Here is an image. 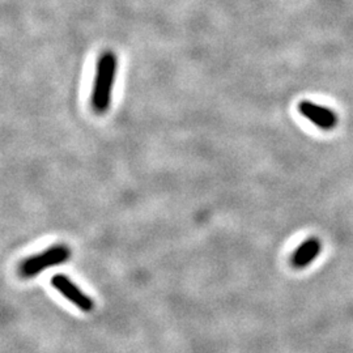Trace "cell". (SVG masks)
<instances>
[{
  "mask_svg": "<svg viewBox=\"0 0 353 353\" xmlns=\"http://www.w3.org/2000/svg\"><path fill=\"white\" fill-rule=\"evenodd\" d=\"M118 59L113 51H103L96 68L94 83L92 88V108L97 114L106 113L112 103L114 81L117 79Z\"/></svg>",
  "mask_w": 353,
  "mask_h": 353,
  "instance_id": "cell-1",
  "label": "cell"
},
{
  "mask_svg": "<svg viewBox=\"0 0 353 353\" xmlns=\"http://www.w3.org/2000/svg\"><path fill=\"white\" fill-rule=\"evenodd\" d=\"M71 256V252L65 245H57L45 252H38L33 256L26 258L19 267V274L23 278H33L48 268L62 265Z\"/></svg>",
  "mask_w": 353,
  "mask_h": 353,
  "instance_id": "cell-2",
  "label": "cell"
},
{
  "mask_svg": "<svg viewBox=\"0 0 353 353\" xmlns=\"http://www.w3.org/2000/svg\"><path fill=\"white\" fill-rule=\"evenodd\" d=\"M51 285L58 290L64 299H67L70 303H74L80 310L89 313L94 309V303L92 301V299L65 275L58 274V275L52 276Z\"/></svg>",
  "mask_w": 353,
  "mask_h": 353,
  "instance_id": "cell-3",
  "label": "cell"
},
{
  "mask_svg": "<svg viewBox=\"0 0 353 353\" xmlns=\"http://www.w3.org/2000/svg\"><path fill=\"white\" fill-rule=\"evenodd\" d=\"M299 110L305 118H307L310 122H313L322 130L330 131L338 125V115L326 106L316 105L310 101H303L299 105Z\"/></svg>",
  "mask_w": 353,
  "mask_h": 353,
  "instance_id": "cell-4",
  "label": "cell"
},
{
  "mask_svg": "<svg viewBox=\"0 0 353 353\" xmlns=\"http://www.w3.org/2000/svg\"><path fill=\"white\" fill-rule=\"evenodd\" d=\"M322 249L321 241L318 239H309L305 241L303 245L294 252L292 256V265L294 268H305L316 261Z\"/></svg>",
  "mask_w": 353,
  "mask_h": 353,
  "instance_id": "cell-5",
  "label": "cell"
}]
</instances>
